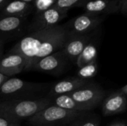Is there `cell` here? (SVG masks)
Instances as JSON below:
<instances>
[{
	"label": "cell",
	"mask_w": 127,
	"mask_h": 126,
	"mask_svg": "<svg viewBox=\"0 0 127 126\" xmlns=\"http://www.w3.org/2000/svg\"><path fill=\"white\" fill-rule=\"evenodd\" d=\"M68 34L63 25L34 31L20 39L10 50L26 58L28 65L25 71H28L31 65L38 59L63 48Z\"/></svg>",
	"instance_id": "cell-1"
},
{
	"label": "cell",
	"mask_w": 127,
	"mask_h": 126,
	"mask_svg": "<svg viewBox=\"0 0 127 126\" xmlns=\"http://www.w3.org/2000/svg\"><path fill=\"white\" fill-rule=\"evenodd\" d=\"M49 85L24 81L19 78L10 77L0 86V101L17 100H34L41 98Z\"/></svg>",
	"instance_id": "cell-2"
},
{
	"label": "cell",
	"mask_w": 127,
	"mask_h": 126,
	"mask_svg": "<svg viewBox=\"0 0 127 126\" xmlns=\"http://www.w3.org/2000/svg\"><path fill=\"white\" fill-rule=\"evenodd\" d=\"M49 105L51 98L47 96L34 100L0 101V114L21 123L22 120H29Z\"/></svg>",
	"instance_id": "cell-3"
},
{
	"label": "cell",
	"mask_w": 127,
	"mask_h": 126,
	"mask_svg": "<svg viewBox=\"0 0 127 126\" xmlns=\"http://www.w3.org/2000/svg\"><path fill=\"white\" fill-rule=\"evenodd\" d=\"M86 112L69 111L49 105L28 120L33 126H58L72 123Z\"/></svg>",
	"instance_id": "cell-4"
},
{
	"label": "cell",
	"mask_w": 127,
	"mask_h": 126,
	"mask_svg": "<svg viewBox=\"0 0 127 126\" xmlns=\"http://www.w3.org/2000/svg\"><path fill=\"white\" fill-rule=\"evenodd\" d=\"M70 61L63 49L54 52L34 62L28 71H39L54 76H59L68 69Z\"/></svg>",
	"instance_id": "cell-5"
},
{
	"label": "cell",
	"mask_w": 127,
	"mask_h": 126,
	"mask_svg": "<svg viewBox=\"0 0 127 126\" xmlns=\"http://www.w3.org/2000/svg\"><path fill=\"white\" fill-rule=\"evenodd\" d=\"M106 16L84 13L72 18L63 26L68 36L84 35L95 32L102 24Z\"/></svg>",
	"instance_id": "cell-6"
},
{
	"label": "cell",
	"mask_w": 127,
	"mask_h": 126,
	"mask_svg": "<svg viewBox=\"0 0 127 126\" xmlns=\"http://www.w3.org/2000/svg\"><path fill=\"white\" fill-rule=\"evenodd\" d=\"M75 7H82L85 13L106 16L109 14L127 15V0H86Z\"/></svg>",
	"instance_id": "cell-7"
},
{
	"label": "cell",
	"mask_w": 127,
	"mask_h": 126,
	"mask_svg": "<svg viewBox=\"0 0 127 126\" xmlns=\"http://www.w3.org/2000/svg\"><path fill=\"white\" fill-rule=\"evenodd\" d=\"M68 95L89 111L102 102L105 97V91L98 85L90 82Z\"/></svg>",
	"instance_id": "cell-8"
},
{
	"label": "cell",
	"mask_w": 127,
	"mask_h": 126,
	"mask_svg": "<svg viewBox=\"0 0 127 126\" xmlns=\"http://www.w3.org/2000/svg\"><path fill=\"white\" fill-rule=\"evenodd\" d=\"M68 12L67 10L53 6L42 12L36 13L31 22L28 25V30L31 33L55 27L67 17Z\"/></svg>",
	"instance_id": "cell-9"
},
{
	"label": "cell",
	"mask_w": 127,
	"mask_h": 126,
	"mask_svg": "<svg viewBox=\"0 0 127 126\" xmlns=\"http://www.w3.org/2000/svg\"><path fill=\"white\" fill-rule=\"evenodd\" d=\"M27 65L26 58L17 53L9 52L0 58V73L9 78L25 71Z\"/></svg>",
	"instance_id": "cell-10"
},
{
	"label": "cell",
	"mask_w": 127,
	"mask_h": 126,
	"mask_svg": "<svg viewBox=\"0 0 127 126\" xmlns=\"http://www.w3.org/2000/svg\"><path fill=\"white\" fill-rule=\"evenodd\" d=\"M94 36V32L84 35L68 36L63 50L70 62L75 63L78 56L92 40Z\"/></svg>",
	"instance_id": "cell-11"
},
{
	"label": "cell",
	"mask_w": 127,
	"mask_h": 126,
	"mask_svg": "<svg viewBox=\"0 0 127 126\" xmlns=\"http://www.w3.org/2000/svg\"><path fill=\"white\" fill-rule=\"evenodd\" d=\"M100 104L104 116L118 114L124 112L127 109V97L117 91L109 94Z\"/></svg>",
	"instance_id": "cell-12"
},
{
	"label": "cell",
	"mask_w": 127,
	"mask_h": 126,
	"mask_svg": "<svg viewBox=\"0 0 127 126\" xmlns=\"http://www.w3.org/2000/svg\"><path fill=\"white\" fill-rule=\"evenodd\" d=\"M90 82L89 79H81L78 76L66 78L53 85L49 89L47 97L52 98L60 95L69 94Z\"/></svg>",
	"instance_id": "cell-13"
},
{
	"label": "cell",
	"mask_w": 127,
	"mask_h": 126,
	"mask_svg": "<svg viewBox=\"0 0 127 126\" xmlns=\"http://www.w3.org/2000/svg\"><path fill=\"white\" fill-rule=\"evenodd\" d=\"M27 22V17H16L0 14V38L14 36L19 33Z\"/></svg>",
	"instance_id": "cell-14"
},
{
	"label": "cell",
	"mask_w": 127,
	"mask_h": 126,
	"mask_svg": "<svg viewBox=\"0 0 127 126\" xmlns=\"http://www.w3.org/2000/svg\"><path fill=\"white\" fill-rule=\"evenodd\" d=\"M33 10V4L27 3L20 0L10 1L0 11L1 15L27 17Z\"/></svg>",
	"instance_id": "cell-15"
},
{
	"label": "cell",
	"mask_w": 127,
	"mask_h": 126,
	"mask_svg": "<svg viewBox=\"0 0 127 126\" xmlns=\"http://www.w3.org/2000/svg\"><path fill=\"white\" fill-rule=\"evenodd\" d=\"M97 42L95 37L94 36L92 40L88 43V45L84 48L80 54L78 56L76 59L75 64L79 68L87 63L97 60Z\"/></svg>",
	"instance_id": "cell-16"
},
{
	"label": "cell",
	"mask_w": 127,
	"mask_h": 126,
	"mask_svg": "<svg viewBox=\"0 0 127 126\" xmlns=\"http://www.w3.org/2000/svg\"><path fill=\"white\" fill-rule=\"evenodd\" d=\"M51 105L69 111H88L84 107H83L81 105L78 104L73 99H71V97L68 94L60 95L51 98Z\"/></svg>",
	"instance_id": "cell-17"
},
{
	"label": "cell",
	"mask_w": 127,
	"mask_h": 126,
	"mask_svg": "<svg viewBox=\"0 0 127 126\" xmlns=\"http://www.w3.org/2000/svg\"><path fill=\"white\" fill-rule=\"evenodd\" d=\"M98 72V64L97 60L87 63L78 68L77 76L78 77L84 79H91Z\"/></svg>",
	"instance_id": "cell-18"
},
{
	"label": "cell",
	"mask_w": 127,
	"mask_h": 126,
	"mask_svg": "<svg viewBox=\"0 0 127 126\" xmlns=\"http://www.w3.org/2000/svg\"><path fill=\"white\" fill-rule=\"evenodd\" d=\"M88 112L72 122L71 126H99L100 120L98 117L94 115H89L87 114Z\"/></svg>",
	"instance_id": "cell-19"
},
{
	"label": "cell",
	"mask_w": 127,
	"mask_h": 126,
	"mask_svg": "<svg viewBox=\"0 0 127 126\" xmlns=\"http://www.w3.org/2000/svg\"><path fill=\"white\" fill-rule=\"evenodd\" d=\"M56 1L57 0H35L33 3V10H35V14L53 7Z\"/></svg>",
	"instance_id": "cell-20"
},
{
	"label": "cell",
	"mask_w": 127,
	"mask_h": 126,
	"mask_svg": "<svg viewBox=\"0 0 127 126\" xmlns=\"http://www.w3.org/2000/svg\"><path fill=\"white\" fill-rule=\"evenodd\" d=\"M84 1H86V0H57L54 6L59 9L68 11L71 7H75L77 4Z\"/></svg>",
	"instance_id": "cell-21"
},
{
	"label": "cell",
	"mask_w": 127,
	"mask_h": 126,
	"mask_svg": "<svg viewBox=\"0 0 127 126\" xmlns=\"http://www.w3.org/2000/svg\"><path fill=\"white\" fill-rule=\"evenodd\" d=\"M0 126H21V123L12 120L0 114Z\"/></svg>",
	"instance_id": "cell-22"
},
{
	"label": "cell",
	"mask_w": 127,
	"mask_h": 126,
	"mask_svg": "<svg viewBox=\"0 0 127 126\" xmlns=\"http://www.w3.org/2000/svg\"><path fill=\"white\" fill-rule=\"evenodd\" d=\"M123 95H124V96H126L127 97V85H124L121 89H119L118 90Z\"/></svg>",
	"instance_id": "cell-23"
},
{
	"label": "cell",
	"mask_w": 127,
	"mask_h": 126,
	"mask_svg": "<svg viewBox=\"0 0 127 126\" xmlns=\"http://www.w3.org/2000/svg\"><path fill=\"white\" fill-rule=\"evenodd\" d=\"M4 50V40L0 38V58L3 56Z\"/></svg>",
	"instance_id": "cell-24"
},
{
	"label": "cell",
	"mask_w": 127,
	"mask_h": 126,
	"mask_svg": "<svg viewBox=\"0 0 127 126\" xmlns=\"http://www.w3.org/2000/svg\"><path fill=\"white\" fill-rule=\"evenodd\" d=\"M10 0H0V10L10 1Z\"/></svg>",
	"instance_id": "cell-25"
},
{
	"label": "cell",
	"mask_w": 127,
	"mask_h": 126,
	"mask_svg": "<svg viewBox=\"0 0 127 126\" xmlns=\"http://www.w3.org/2000/svg\"><path fill=\"white\" fill-rule=\"evenodd\" d=\"M9 77H7L6 76H4V75H3L2 74H1L0 73V86L3 84V82L6 80V79H7Z\"/></svg>",
	"instance_id": "cell-26"
},
{
	"label": "cell",
	"mask_w": 127,
	"mask_h": 126,
	"mask_svg": "<svg viewBox=\"0 0 127 126\" xmlns=\"http://www.w3.org/2000/svg\"><path fill=\"white\" fill-rule=\"evenodd\" d=\"M108 126H127L125 123H122V122H115L112 124H110Z\"/></svg>",
	"instance_id": "cell-27"
},
{
	"label": "cell",
	"mask_w": 127,
	"mask_h": 126,
	"mask_svg": "<svg viewBox=\"0 0 127 126\" xmlns=\"http://www.w3.org/2000/svg\"><path fill=\"white\" fill-rule=\"evenodd\" d=\"M20 1H25V2H27V3H30V4H33L35 0H20Z\"/></svg>",
	"instance_id": "cell-28"
}]
</instances>
